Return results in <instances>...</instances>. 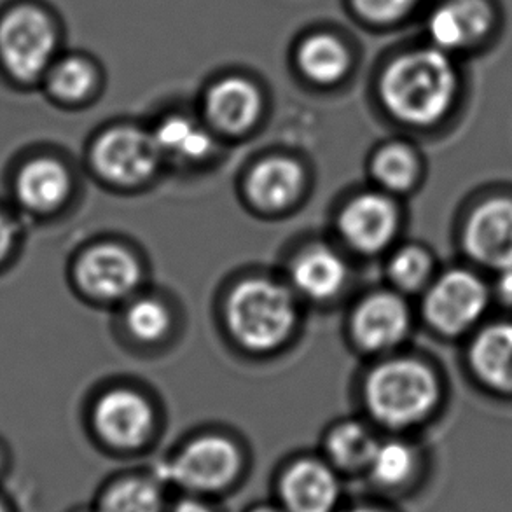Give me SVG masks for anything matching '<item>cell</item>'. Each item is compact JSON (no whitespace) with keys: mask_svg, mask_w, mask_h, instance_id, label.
I'll return each mask as SVG.
<instances>
[{"mask_svg":"<svg viewBox=\"0 0 512 512\" xmlns=\"http://www.w3.org/2000/svg\"><path fill=\"white\" fill-rule=\"evenodd\" d=\"M458 86L460 77L453 58L430 44L406 51L388 63L380 93L395 118L409 125L430 126L451 111Z\"/></svg>","mask_w":512,"mask_h":512,"instance_id":"1","label":"cell"},{"mask_svg":"<svg viewBox=\"0 0 512 512\" xmlns=\"http://www.w3.org/2000/svg\"><path fill=\"white\" fill-rule=\"evenodd\" d=\"M247 471L240 446L228 437H194L175 455L156 467L172 492L219 500L242 485Z\"/></svg>","mask_w":512,"mask_h":512,"instance_id":"2","label":"cell"},{"mask_svg":"<svg viewBox=\"0 0 512 512\" xmlns=\"http://www.w3.org/2000/svg\"><path fill=\"white\" fill-rule=\"evenodd\" d=\"M60 34L41 6L18 2L0 16V74L13 88L41 86L58 58Z\"/></svg>","mask_w":512,"mask_h":512,"instance_id":"3","label":"cell"},{"mask_svg":"<svg viewBox=\"0 0 512 512\" xmlns=\"http://www.w3.org/2000/svg\"><path fill=\"white\" fill-rule=\"evenodd\" d=\"M437 401L436 374L418 360H388L367 378V409L387 429H408L422 422Z\"/></svg>","mask_w":512,"mask_h":512,"instance_id":"4","label":"cell"},{"mask_svg":"<svg viewBox=\"0 0 512 512\" xmlns=\"http://www.w3.org/2000/svg\"><path fill=\"white\" fill-rule=\"evenodd\" d=\"M74 191L67 163L42 149H27L9 161L4 198L23 221H46L58 214Z\"/></svg>","mask_w":512,"mask_h":512,"instance_id":"5","label":"cell"},{"mask_svg":"<svg viewBox=\"0 0 512 512\" xmlns=\"http://www.w3.org/2000/svg\"><path fill=\"white\" fill-rule=\"evenodd\" d=\"M229 329L252 350L280 345L296 322L291 292L268 280H249L231 292L228 301Z\"/></svg>","mask_w":512,"mask_h":512,"instance_id":"6","label":"cell"},{"mask_svg":"<svg viewBox=\"0 0 512 512\" xmlns=\"http://www.w3.org/2000/svg\"><path fill=\"white\" fill-rule=\"evenodd\" d=\"M271 499L285 512H341L345 478L324 457H298L278 471Z\"/></svg>","mask_w":512,"mask_h":512,"instance_id":"7","label":"cell"},{"mask_svg":"<svg viewBox=\"0 0 512 512\" xmlns=\"http://www.w3.org/2000/svg\"><path fill=\"white\" fill-rule=\"evenodd\" d=\"M497 23L492 0H443L427 18V34L434 48L457 55L483 48Z\"/></svg>","mask_w":512,"mask_h":512,"instance_id":"8","label":"cell"},{"mask_svg":"<svg viewBox=\"0 0 512 512\" xmlns=\"http://www.w3.org/2000/svg\"><path fill=\"white\" fill-rule=\"evenodd\" d=\"M488 305L481 278L464 270L444 273L425 298V315L437 331L448 336L464 333L478 322Z\"/></svg>","mask_w":512,"mask_h":512,"instance_id":"9","label":"cell"},{"mask_svg":"<svg viewBox=\"0 0 512 512\" xmlns=\"http://www.w3.org/2000/svg\"><path fill=\"white\" fill-rule=\"evenodd\" d=\"M98 439L111 450L132 453L146 446L154 430V413L146 399L128 390L104 395L91 415Z\"/></svg>","mask_w":512,"mask_h":512,"instance_id":"10","label":"cell"},{"mask_svg":"<svg viewBox=\"0 0 512 512\" xmlns=\"http://www.w3.org/2000/svg\"><path fill=\"white\" fill-rule=\"evenodd\" d=\"M161 151L154 135L118 128L104 133L93 147V165L105 179L118 184H135L158 167Z\"/></svg>","mask_w":512,"mask_h":512,"instance_id":"11","label":"cell"},{"mask_svg":"<svg viewBox=\"0 0 512 512\" xmlns=\"http://www.w3.org/2000/svg\"><path fill=\"white\" fill-rule=\"evenodd\" d=\"M464 249L476 263L512 268V200L493 198L472 212L464 229Z\"/></svg>","mask_w":512,"mask_h":512,"instance_id":"12","label":"cell"},{"mask_svg":"<svg viewBox=\"0 0 512 512\" xmlns=\"http://www.w3.org/2000/svg\"><path fill=\"white\" fill-rule=\"evenodd\" d=\"M74 277L90 298L112 301L135 291L140 280V268L132 254L105 243L83 252V256L77 259Z\"/></svg>","mask_w":512,"mask_h":512,"instance_id":"13","label":"cell"},{"mask_svg":"<svg viewBox=\"0 0 512 512\" xmlns=\"http://www.w3.org/2000/svg\"><path fill=\"white\" fill-rule=\"evenodd\" d=\"M172 490L154 471L126 472L105 481L91 500L95 512H168Z\"/></svg>","mask_w":512,"mask_h":512,"instance_id":"14","label":"cell"},{"mask_svg":"<svg viewBox=\"0 0 512 512\" xmlns=\"http://www.w3.org/2000/svg\"><path fill=\"white\" fill-rule=\"evenodd\" d=\"M340 226L352 247L360 252H378L394 238L397 212L385 196L364 194L343 210Z\"/></svg>","mask_w":512,"mask_h":512,"instance_id":"15","label":"cell"},{"mask_svg":"<svg viewBox=\"0 0 512 512\" xmlns=\"http://www.w3.org/2000/svg\"><path fill=\"white\" fill-rule=\"evenodd\" d=\"M409 331L408 306L390 292L367 298L353 317V333L367 350H388L399 345Z\"/></svg>","mask_w":512,"mask_h":512,"instance_id":"16","label":"cell"},{"mask_svg":"<svg viewBox=\"0 0 512 512\" xmlns=\"http://www.w3.org/2000/svg\"><path fill=\"white\" fill-rule=\"evenodd\" d=\"M261 109L256 86L242 77H228L207 95V114L224 132L242 133L254 125Z\"/></svg>","mask_w":512,"mask_h":512,"instance_id":"17","label":"cell"},{"mask_svg":"<svg viewBox=\"0 0 512 512\" xmlns=\"http://www.w3.org/2000/svg\"><path fill=\"white\" fill-rule=\"evenodd\" d=\"M472 369L488 387L512 392V324L486 327L469 353Z\"/></svg>","mask_w":512,"mask_h":512,"instance_id":"18","label":"cell"},{"mask_svg":"<svg viewBox=\"0 0 512 512\" xmlns=\"http://www.w3.org/2000/svg\"><path fill=\"white\" fill-rule=\"evenodd\" d=\"M380 439L364 423L348 420L336 425L324 443V458L343 478L364 476Z\"/></svg>","mask_w":512,"mask_h":512,"instance_id":"19","label":"cell"},{"mask_svg":"<svg viewBox=\"0 0 512 512\" xmlns=\"http://www.w3.org/2000/svg\"><path fill=\"white\" fill-rule=\"evenodd\" d=\"M416 469L418 455L413 446L399 439H388L378 444L364 478L380 493L378 497H392L411 485Z\"/></svg>","mask_w":512,"mask_h":512,"instance_id":"20","label":"cell"},{"mask_svg":"<svg viewBox=\"0 0 512 512\" xmlns=\"http://www.w3.org/2000/svg\"><path fill=\"white\" fill-rule=\"evenodd\" d=\"M346 266L334 250L313 247L292 266V282L299 292L312 299H327L345 284Z\"/></svg>","mask_w":512,"mask_h":512,"instance_id":"21","label":"cell"},{"mask_svg":"<svg viewBox=\"0 0 512 512\" xmlns=\"http://www.w3.org/2000/svg\"><path fill=\"white\" fill-rule=\"evenodd\" d=\"M301 180V168L289 158L264 160L250 173V196L263 207H284L296 198Z\"/></svg>","mask_w":512,"mask_h":512,"instance_id":"22","label":"cell"},{"mask_svg":"<svg viewBox=\"0 0 512 512\" xmlns=\"http://www.w3.org/2000/svg\"><path fill=\"white\" fill-rule=\"evenodd\" d=\"M95 70L83 56H58L41 88L56 104H81L95 86Z\"/></svg>","mask_w":512,"mask_h":512,"instance_id":"23","label":"cell"},{"mask_svg":"<svg viewBox=\"0 0 512 512\" xmlns=\"http://www.w3.org/2000/svg\"><path fill=\"white\" fill-rule=\"evenodd\" d=\"M301 70L320 84L336 83L350 67V55L345 44L331 34L308 37L298 51Z\"/></svg>","mask_w":512,"mask_h":512,"instance_id":"24","label":"cell"},{"mask_svg":"<svg viewBox=\"0 0 512 512\" xmlns=\"http://www.w3.org/2000/svg\"><path fill=\"white\" fill-rule=\"evenodd\" d=\"M154 140L161 154H170L180 160H200L212 149V139L191 119L173 116L158 126Z\"/></svg>","mask_w":512,"mask_h":512,"instance_id":"25","label":"cell"},{"mask_svg":"<svg viewBox=\"0 0 512 512\" xmlns=\"http://www.w3.org/2000/svg\"><path fill=\"white\" fill-rule=\"evenodd\" d=\"M374 177L390 191H406L415 182L416 160L401 144L383 147L373 165Z\"/></svg>","mask_w":512,"mask_h":512,"instance_id":"26","label":"cell"},{"mask_svg":"<svg viewBox=\"0 0 512 512\" xmlns=\"http://www.w3.org/2000/svg\"><path fill=\"white\" fill-rule=\"evenodd\" d=\"M27 222L6 198H0V277L13 270L25 245Z\"/></svg>","mask_w":512,"mask_h":512,"instance_id":"27","label":"cell"},{"mask_svg":"<svg viewBox=\"0 0 512 512\" xmlns=\"http://www.w3.org/2000/svg\"><path fill=\"white\" fill-rule=\"evenodd\" d=\"M126 324L133 336L142 341L160 340L170 326V315L160 301L144 298L135 301L126 313Z\"/></svg>","mask_w":512,"mask_h":512,"instance_id":"28","label":"cell"},{"mask_svg":"<svg viewBox=\"0 0 512 512\" xmlns=\"http://www.w3.org/2000/svg\"><path fill=\"white\" fill-rule=\"evenodd\" d=\"M388 271L402 291H416L429 278L430 257L418 247H406L395 254Z\"/></svg>","mask_w":512,"mask_h":512,"instance_id":"29","label":"cell"},{"mask_svg":"<svg viewBox=\"0 0 512 512\" xmlns=\"http://www.w3.org/2000/svg\"><path fill=\"white\" fill-rule=\"evenodd\" d=\"M420 0H353V6L374 23H395L408 18Z\"/></svg>","mask_w":512,"mask_h":512,"instance_id":"30","label":"cell"},{"mask_svg":"<svg viewBox=\"0 0 512 512\" xmlns=\"http://www.w3.org/2000/svg\"><path fill=\"white\" fill-rule=\"evenodd\" d=\"M168 512H222V509L217 500L177 493L173 495Z\"/></svg>","mask_w":512,"mask_h":512,"instance_id":"31","label":"cell"},{"mask_svg":"<svg viewBox=\"0 0 512 512\" xmlns=\"http://www.w3.org/2000/svg\"><path fill=\"white\" fill-rule=\"evenodd\" d=\"M341 512H395L380 499H362L355 502H346Z\"/></svg>","mask_w":512,"mask_h":512,"instance_id":"32","label":"cell"},{"mask_svg":"<svg viewBox=\"0 0 512 512\" xmlns=\"http://www.w3.org/2000/svg\"><path fill=\"white\" fill-rule=\"evenodd\" d=\"M242 512H285L282 507L278 506L275 499L256 500L249 506L245 507Z\"/></svg>","mask_w":512,"mask_h":512,"instance_id":"33","label":"cell"},{"mask_svg":"<svg viewBox=\"0 0 512 512\" xmlns=\"http://www.w3.org/2000/svg\"><path fill=\"white\" fill-rule=\"evenodd\" d=\"M499 292L500 298L512 305V268L511 270L502 271L499 280Z\"/></svg>","mask_w":512,"mask_h":512,"instance_id":"34","label":"cell"},{"mask_svg":"<svg viewBox=\"0 0 512 512\" xmlns=\"http://www.w3.org/2000/svg\"><path fill=\"white\" fill-rule=\"evenodd\" d=\"M9 462H11V455H9L6 443L0 439V478H2V476L6 474L7 469H9Z\"/></svg>","mask_w":512,"mask_h":512,"instance_id":"35","label":"cell"},{"mask_svg":"<svg viewBox=\"0 0 512 512\" xmlns=\"http://www.w3.org/2000/svg\"><path fill=\"white\" fill-rule=\"evenodd\" d=\"M70 512H95L93 511V507L90 506H83V507H76V509H72Z\"/></svg>","mask_w":512,"mask_h":512,"instance_id":"36","label":"cell"},{"mask_svg":"<svg viewBox=\"0 0 512 512\" xmlns=\"http://www.w3.org/2000/svg\"><path fill=\"white\" fill-rule=\"evenodd\" d=\"M0 512H11V509L7 506L6 500L2 499V497H0Z\"/></svg>","mask_w":512,"mask_h":512,"instance_id":"37","label":"cell"}]
</instances>
